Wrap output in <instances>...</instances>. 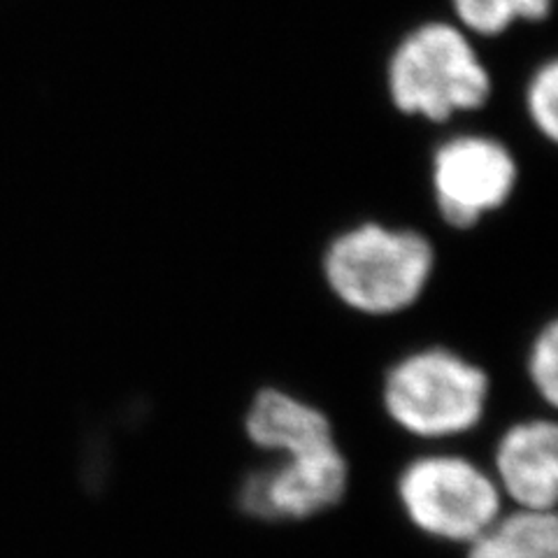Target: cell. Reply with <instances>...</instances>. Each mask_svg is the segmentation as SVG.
Segmentation results:
<instances>
[{"mask_svg": "<svg viewBox=\"0 0 558 558\" xmlns=\"http://www.w3.org/2000/svg\"><path fill=\"white\" fill-rule=\"evenodd\" d=\"M488 373L449 347H422L384 375L381 405L391 422L422 440H449L475 430L488 410Z\"/></svg>", "mask_w": 558, "mask_h": 558, "instance_id": "3", "label": "cell"}, {"mask_svg": "<svg viewBox=\"0 0 558 558\" xmlns=\"http://www.w3.org/2000/svg\"><path fill=\"white\" fill-rule=\"evenodd\" d=\"M468 558H558L554 510H517L468 543Z\"/></svg>", "mask_w": 558, "mask_h": 558, "instance_id": "9", "label": "cell"}, {"mask_svg": "<svg viewBox=\"0 0 558 558\" xmlns=\"http://www.w3.org/2000/svg\"><path fill=\"white\" fill-rule=\"evenodd\" d=\"M438 254L428 235L408 226L363 221L328 242L322 275L328 291L363 317H396L428 291Z\"/></svg>", "mask_w": 558, "mask_h": 558, "instance_id": "1", "label": "cell"}, {"mask_svg": "<svg viewBox=\"0 0 558 558\" xmlns=\"http://www.w3.org/2000/svg\"><path fill=\"white\" fill-rule=\"evenodd\" d=\"M244 433L252 445L277 459L338 445L324 410L284 389L256 391L244 414Z\"/></svg>", "mask_w": 558, "mask_h": 558, "instance_id": "8", "label": "cell"}, {"mask_svg": "<svg viewBox=\"0 0 558 558\" xmlns=\"http://www.w3.org/2000/svg\"><path fill=\"white\" fill-rule=\"evenodd\" d=\"M526 371L535 393L549 408L558 403V326L547 322L537 330L526 356Z\"/></svg>", "mask_w": 558, "mask_h": 558, "instance_id": "12", "label": "cell"}, {"mask_svg": "<svg viewBox=\"0 0 558 558\" xmlns=\"http://www.w3.org/2000/svg\"><path fill=\"white\" fill-rule=\"evenodd\" d=\"M523 108L533 129L549 143L558 137V63L547 59L539 63L523 89Z\"/></svg>", "mask_w": 558, "mask_h": 558, "instance_id": "11", "label": "cell"}, {"mask_svg": "<svg viewBox=\"0 0 558 558\" xmlns=\"http://www.w3.org/2000/svg\"><path fill=\"white\" fill-rule=\"evenodd\" d=\"M396 494L414 529L459 545L492 529L502 502L496 480L459 453H426L410 461Z\"/></svg>", "mask_w": 558, "mask_h": 558, "instance_id": "4", "label": "cell"}, {"mask_svg": "<svg viewBox=\"0 0 558 558\" xmlns=\"http://www.w3.org/2000/svg\"><path fill=\"white\" fill-rule=\"evenodd\" d=\"M554 0H451V14L475 40H494L519 24L549 20Z\"/></svg>", "mask_w": 558, "mask_h": 558, "instance_id": "10", "label": "cell"}, {"mask_svg": "<svg viewBox=\"0 0 558 558\" xmlns=\"http://www.w3.org/2000/svg\"><path fill=\"white\" fill-rule=\"evenodd\" d=\"M496 484L519 510H554L558 496V428L551 418H523L500 435Z\"/></svg>", "mask_w": 558, "mask_h": 558, "instance_id": "7", "label": "cell"}, {"mask_svg": "<svg viewBox=\"0 0 558 558\" xmlns=\"http://www.w3.org/2000/svg\"><path fill=\"white\" fill-rule=\"evenodd\" d=\"M349 465L338 445L277 459L244 477L242 512L260 521H305L344 498Z\"/></svg>", "mask_w": 558, "mask_h": 558, "instance_id": "6", "label": "cell"}, {"mask_svg": "<svg viewBox=\"0 0 558 558\" xmlns=\"http://www.w3.org/2000/svg\"><path fill=\"white\" fill-rule=\"evenodd\" d=\"M393 108L428 124L480 112L494 96V75L473 35L451 20H430L408 31L387 61Z\"/></svg>", "mask_w": 558, "mask_h": 558, "instance_id": "2", "label": "cell"}, {"mask_svg": "<svg viewBox=\"0 0 558 558\" xmlns=\"http://www.w3.org/2000/svg\"><path fill=\"white\" fill-rule=\"evenodd\" d=\"M519 184L514 151L488 133H453L430 156V191L453 229H473L510 203Z\"/></svg>", "mask_w": 558, "mask_h": 558, "instance_id": "5", "label": "cell"}]
</instances>
